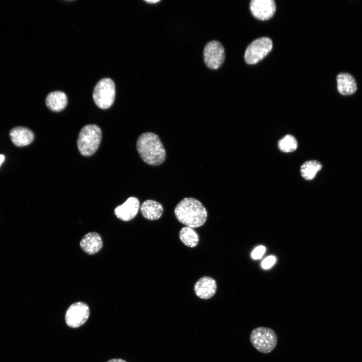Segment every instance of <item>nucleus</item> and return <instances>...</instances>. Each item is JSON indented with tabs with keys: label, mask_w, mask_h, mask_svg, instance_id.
Returning a JSON list of instances; mask_svg holds the SVG:
<instances>
[{
	"label": "nucleus",
	"mask_w": 362,
	"mask_h": 362,
	"mask_svg": "<svg viewBox=\"0 0 362 362\" xmlns=\"http://www.w3.org/2000/svg\"><path fill=\"white\" fill-rule=\"evenodd\" d=\"M177 220L187 226L195 228L206 221L207 212L203 204L193 198H185L176 206L174 210Z\"/></svg>",
	"instance_id": "obj_1"
},
{
	"label": "nucleus",
	"mask_w": 362,
	"mask_h": 362,
	"mask_svg": "<svg viewBox=\"0 0 362 362\" xmlns=\"http://www.w3.org/2000/svg\"><path fill=\"white\" fill-rule=\"evenodd\" d=\"M136 149L141 158L147 164L159 165L165 159L163 144L158 136L153 132L141 134L136 142Z\"/></svg>",
	"instance_id": "obj_2"
},
{
	"label": "nucleus",
	"mask_w": 362,
	"mask_h": 362,
	"mask_svg": "<svg viewBox=\"0 0 362 362\" xmlns=\"http://www.w3.org/2000/svg\"><path fill=\"white\" fill-rule=\"evenodd\" d=\"M101 139L102 131L97 125L89 124L82 127L77 141L80 154L85 156L94 154L99 147Z\"/></svg>",
	"instance_id": "obj_3"
},
{
	"label": "nucleus",
	"mask_w": 362,
	"mask_h": 362,
	"mask_svg": "<svg viewBox=\"0 0 362 362\" xmlns=\"http://www.w3.org/2000/svg\"><path fill=\"white\" fill-rule=\"evenodd\" d=\"M249 339L253 347L264 354L272 352L278 343V336L276 332L270 328L263 326L253 329L250 334Z\"/></svg>",
	"instance_id": "obj_4"
},
{
	"label": "nucleus",
	"mask_w": 362,
	"mask_h": 362,
	"mask_svg": "<svg viewBox=\"0 0 362 362\" xmlns=\"http://www.w3.org/2000/svg\"><path fill=\"white\" fill-rule=\"evenodd\" d=\"M114 82L109 78L100 80L93 92V99L96 105L102 109H107L113 104L115 97Z\"/></svg>",
	"instance_id": "obj_5"
},
{
	"label": "nucleus",
	"mask_w": 362,
	"mask_h": 362,
	"mask_svg": "<svg viewBox=\"0 0 362 362\" xmlns=\"http://www.w3.org/2000/svg\"><path fill=\"white\" fill-rule=\"evenodd\" d=\"M273 42L268 37H261L252 41L247 47L244 54L246 62L254 64L264 58L271 51Z\"/></svg>",
	"instance_id": "obj_6"
},
{
	"label": "nucleus",
	"mask_w": 362,
	"mask_h": 362,
	"mask_svg": "<svg viewBox=\"0 0 362 362\" xmlns=\"http://www.w3.org/2000/svg\"><path fill=\"white\" fill-rule=\"evenodd\" d=\"M203 57L208 68L212 69L219 68L225 59V50L222 44L215 40L208 42L204 47Z\"/></svg>",
	"instance_id": "obj_7"
},
{
	"label": "nucleus",
	"mask_w": 362,
	"mask_h": 362,
	"mask_svg": "<svg viewBox=\"0 0 362 362\" xmlns=\"http://www.w3.org/2000/svg\"><path fill=\"white\" fill-rule=\"evenodd\" d=\"M89 316V309L87 305L81 302L71 304L65 313L66 324L71 328H77L82 325Z\"/></svg>",
	"instance_id": "obj_8"
},
{
	"label": "nucleus",
	"mask_w": 362,
	"mask_h": 362,
	"mask_svg": "<svg viewBox=\"0 0 362 362\" xmlns=\"http://www.w3.org/2000/svg\"><path fill=\"white\" fill-rule=\"evenodd\" d=\"M252 14L260 20L272 18L276 11V5L273 0H252L250 3Z\"/></svg>",
	"instance_id": "obj_9"
},
{
	"label": "nucleus",
	"mask_w": 362,
	"mask_h": 362,
	"mask_svg": "<svg viewBox=\"0 0 362 362\" xmlns=\"http://www.w3.org/2000/svg\"><path fill=\"white\" fill-rule=\"evenodd\" d=\"M140 209V202L135 197H130L122 204L117 206L114 210L115 215L124 221L133 219L137 214Z\"/></svg>",
	"instance_id": "obj_10"
},
{
	"label": "nucleus",
	"mask_w": 362,
	"mask_h": 362,
	"mask_svg": "<svg viewBox=\"0 0 362 362\" xmlns=\"http://www.w3.org/2000/svg\"><path fill=\"white\" fill-rule=\"evenodd\" d=\"M216 290L217 284L215 280L207 276L199 279L194 286L196 295L202 299H208L212 297Z\"/></svg>",
	"instance_id": "obj_11"
},
{
	"label": "nucleus",
	"mask_w": 362,
	"mask_h": 362,
	"mask_svg": "<svg viewBox=\"0 0 362 362\" xmlns=\"http://www.w3.org/2000/svg\"><path fill=\"white\" fill-rule=\"evenodd\" d=\"M9 135L12 142L18 147L28 145L34 139L33 132L28 128L21 126L12 129L10 131Z\"/></svg>",
	"instance_id": "obj_12"
},
{
	"label": "nucleus",
	"mask_w": 362,
	"mask_h": 362,
	"mask_svg": "<svg viewBox=\"0 0 362 362\" xmlns=\"http://www.w3.org/2000/svg\"><path fill=\"white\" fill-rule=\"evenodd\" d=\"M103 240L97 232H91L85 234L80 242L81 249L88 254L98 252L103 247Z\"/></svg>",
	"instance_id": "obj_13"
},
{
	"label": "nucleus",
	"mask_w": 362,
	"mask_h": 362,
	"mask_svg": "<svg viewBox=\"0 0 362 362\" xmlns=\"http://www.w3.org/2000/svg\"><path fill=\"white\" fill-rule=\"evenodd\" d=\"M338 92L343 95H350L355 93L357 85L355 78L348 72H340L336 76Z\"/></svg>",
	"instance_id": "obj_14"
},
{
	"label": "nucleus",
	"mask_w": 362,
	"mask_h": 362,
	"mask_svg": "<svg viewBox=\"0 0 362 362\" xmlns=\"http://www.w3.org/2000/svg\"><path fill=\"white\" fill-rule=\"evenodd\" d=\"M140 211L145 219L149 220H156L161 217L163 212V208L159 202L153 200H147L141 204Z\"/></svg>",
	"instance_id": "obj_15"
},
{
	"label": "nucleus",
	"mask_w": 362,
	"mask_h": 362,
	"mask_svg": "<svg viewBox=\"0 0 362 362\" xmlns=\"http://www.w3.org/2000/svg\"><path fill=\"white\" fill-rule=\"evenodd\" d=\"M45 102L48 109L58 112L65 108L67 104V98L64 93L55 91L50 93L47 96Z\"/></svg>",
	"instance_id": "obj_16"
},
{
	"label": "nucleus",
	"mask_w": 362,
	"mask_h": 362,
	"mask_svg": "<svg viewBox=\"0 0 362 362\" xmlns=\"http://www.w3.org/2000/svg\"><path fill=\"white\" fill-rule=\"evenodd\" d=\"M322 168V164L315 160L305 162L301 167L300 171L302 177L307 180L314 178L318 172Z\"/></svg>",
	"instance_id": "obj_17"
},
{
	"label": "nucleus",
	"mask_w": 362,
	"mask_h": 362,
	"mask_svg": "<svg viewBox=\"0 0 362 362\" xmlns=\"http://www.w3.org/2000/svg\"><path fill=\"white\" fill-rule=\"evenodd\" d=\"M179 237L181 241L190 247H195L198 244L199 238L198 233L194 228L185 226L179 232Z\"/></svg>",
	"instance_id": "obj_18"
},
{
	"label": "nucleus",
	"mask_w": 362,
	"mask_h": 362,
	"mask_svg": "<svg viewBox=\"0 0 362 362\" xmlns=\"http://www.w3.org/2000/svg\"><path fill=\"white\" fill-rule=\"evenodd\" d=\"M297 147L298 142L296 139L290 134L285 135L278 142L279 149L285 153L293 152Z\"/></svg>",
	"instance_id": "obj_19"
},
{
	"label": "nucleus",
	"mask_w": 362,
	"mask_h": 362,
	"mask_svg": "<svg viewBox=\"0 0 362 362\" xmlns=\"http://www.w3.org/2000/svg\"><path fill=\"white\" fill-rule=\"evenodd\" d=\"M265 251V247L260 245L256 247L252 252L251 256L254 259H257L262 256Z\"/></svg>",
	"instance_id": "obj_20"
},
{
	"label": "nucleus",
	"mask_w": 362,
	"mask_h": 362,
	"mask_svg": "<svg viewBox=\"0 0 362 362\" xmlns=\"http://www.w3.org/2000/svg\"><path fill=\"white\" fill-rule=\"evenodd\" d=\"M276 258L274 256L270 255L265 258L261 263V266L263 269H268L275 263Z\"/></svg>",
	"instance_id": "obj_21"
},
{
	"label": "nucleus",
	"mask_w": 362,
	"mask_h": 362,
	"mask_svg": "<svg viewBox=\"0 0 362 362\" xmlns=\"http://www.w3.org/2000/svg\"><path fill=\"white\" fill-rule=\"evenodd\" d=\"M107 362H127L125 360L120 358H114L109 360Z\"/></svg>",
	"instance_id": "obj_22"
},
{
	"label": "nucleus",
	"mask_w": 362,
	"mask_h": 362,
	"mask_svg": "<svg viewBox=\"0 0 362 362\" xmlns=\"http://www.w3.org/2000/svg\"><path fill=\"white\" fill-rule=\"evenodd\" d=\"M5 156L3 154H0V166L5 160Z\"/></svg>",
	"instance_id": "obj_23"
},
{
	"label": "nucleus",
	"mask_w": 362,
	"mask_h": 362,
	"mask_svg": "<svg viewBox=\"0 0 362 362\" xmlns=\"http://www.w3.org/2000/svg\"><path fill=\"white\" fill-rule=\"evenodd\" d=\"M145 2H147V3H148L152 4V3H158V2H159V0H154V1H150V0L149 1V0H148V1H145Z\"/></svg>",
	"instance_id": "obj_24"
}]
</instances>
